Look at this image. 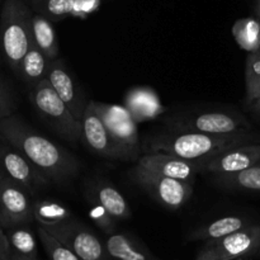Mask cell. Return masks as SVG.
Here are the masks:
<instances>
[{"label":"cell","mask_w":260,"mask_h":260,"mask_svg":"<svg viewBox=\"0 0 260 260\" xmlns=\"http://www.w3.org/2000/svg\"><path fill=\"white\" fill-rule=\"evenodd\" d=\"M91 102L112 137L128 152L132 159H137L140 152L137 123L126 107L106 104L95 101Z\"/></svg>","instance_id":"obj_10"},{"label":"cell","mask_w":260,"mask_h":260,"mask_svg":"<svg viewBox=\"0 0 260 260\" xmlns=\"http://www.w3.org/2000/svg\"><path fill=\"white\" fill-rule=\"evenodd\" d=\"M48 63L50 60L43 55L42 51L37 46L32 45L20 63L18 74L30 88H35L47 78Z\"/></svg>","instance_id":"obj_20"},{"label":"cell","mask_w":260,"mask_h":260,"mask_svg":"<svg viewBox=\"0 0 260 260\" xmlns=\"http://www.w3.org/2000/svg\"><path fill=\"white\" fill-rule=\"evenodd\" d=\"M5 231L12 253L28 258H37V241L29 225L17 226Z\"/></svg>","instance_id":"obj_25"},{"label":"cell","mask_w":260,"mask_h":260,"mask_svg":"<svg viewBox=\"0 0 260 260\" xmlns=\"http://www.w3.org/2000/svg\"><path fill=\"white\" fill-rule=\"evenodd\" d=\"M124 107L136 123L151 121L165 112L156 91L146 86L129 89L124 96Z\"/></svg>","instance_id":"obj_16"},{"label":"cell","mask_w":260,"mask_h":260,"mask_svg":"<svg viewBox=\"0 0 260 260\" xmlns=\"http://www.w3.org/2000/svg\"><path fill=\"white\" fill-rule=\"evenodd\" d=\"M9 260H38V259L28 258V256H22V255H19V254L12 253V254H10V259Z\"/></svg>","instance_id":"obj_32"},{"label":"cell","mask_w":260,"mask_h":260,"mask_svg":"<svg viewBox=\"0 0 260 260\" xmlns=\"http://www.w3.org/2000/svg\"><path fill=\"white\" fill-rule=\"evenodd\" d=\"M251 104H254V106H255V108L259 109V112H260V96L258 99H256L255 102H254V103H251Z\"/></svg>","instance_id":"obj_33"},{"label":"cell","mask_w":260,"mask_h":260,"mask_svg":"<svg viewBox=\"0 0 260 260\" xmlns=\"http://www.w3.org/2000/svg\"><path fill=\"white\" fill-rule=\"evenodd\" d=\"M233 36L241 50L260 52V23L255 18H243L233 25Z\"/></svg>","instance_id":"obj_24"},{"label":"cell","mask_w":260,"mask_h":260,"mask_svg":"<svg viewBox=\"0 0 260 260\" xmlns=\"http://www.w3.org/2000/svg\"><path fill=\"white\" fill-rule=\"evenodd\" d=\"M132 175L137 184L141 185L157 202L170 210H178L184 206L193 194V187L190 183L155 174L140 165L135 167Z\"/></svg>","instance_id":"obj_6"},{"label":"cell","mask_w":260,"mask_h":260,"mask_svg":"<svg viewBox=\"0 0 260 260\" xmlns=\"http://www.w3.org/2000/svg\"><path fill=\"white\" fill-rule=\"evenodd\" d=\"M174 131L231 135L250 131V124L240 114L231 113V112H205L175 121Z\"/></svg>","instance_id":"obj_11"},{"label":"cell","mask_w":260,"mask_h":260,"mask_svg":"<svg viewBox=\"0 0 260 260\" xmlns=\"http://www.w3.org/2000/svg\"><path fill=\"white\" fill-rule=\"evenodd\" d=\"M29 101L43 119L68 141L78 142L81 140V123H79L70 109L56 94L47 80L41 81L30 89Z\"/></svg>","instance_id":"obj_4"},{"label":"cell","mask_w":260,"mask_h":260,"mask_svg":"<svg viewBox=\"0 0 260 260\" xmlns=\"http://www.w3.org/2000/svg\"><path fill=\"white\" fill-rule=\"evenodd\" d=\"M251 222L240 216H226L202 226L190 234V240H217L250 226Z\"/></svg>","instance_id":"obj_17"},{"label":"cell","mask_w":260,"mask_h":260,"mask_svg":"<svg viewBox=\"0 0 260 260\" xmlns=\"http://www.w3.org/2000/svg\"><path fill=\"white\" fill-rule=\"evenodd\" d=\"M258 20H259V23H260V17H259V19H258Z\"/></svg>","instance_id":"obj_37"},{"label":"cell","mask_w":260,"mask_h":260,"mask_svg":"<svg viewBox=\"0 0 260 260\" xmlns=\"http://www.w3.org/2000/svg\"><path fill=\"white\" fill-rule=\"evenodd\" d=\"M81 140H84L91 151L101 156L111 159H132L106 128L91 101L88 102L81 119Z\"/></svg>","instance_id":"obj_12"},{"label":"cell","mask_w":260,"mask_h":260,"mask_svg":"<svg viewBox=\"0 0 260 260\" xmlns=\"http://www.w3.org/2000/svg\"><path fill=\"white\" fill-rule=\"evenodd\" d=\"M3 175H4V172H3V170H2V168H0V180H2Z\"/></svg>","instance_id":"obj_35"},{"label":"cell","mask_w":260,"mask_h":260,"mask_svg":"<svg viewBox=\"0 0 260 260\" xmlns=\"http://www.w3.org/2000/svg\"><path fill=\"white\" fill-rule=\"evenodd\" d=\"M35 221L41 228H53L73 220L71 211L60 202L52 200H42L35 202L33 207Z\"/></svg>","instance_id":"obj_22"},{"label":"cell","mask_w":260,"mask_h":260,"mask_svg":"<svg viewBox=\"0 0 260 260\" xmlns=\"http://www.w3.org/2000/svg\"><path fill=\"white\" fill-rule=\"evenodd\" d=\"M57 240L65 244L81 260H108L104 243L83 223L70 220L62 225L43 228Z\"/></svg>","instance_id":"obj_9"},{"label":"cell","mask_w":260,"mask_h":260,"mask_svg":"<svg viewBox=\"0 0 260 260\" xmlns=\"http://www.w3.org/2000/svg\"><path fill=\"white\" fill-rule=\"evenodd\" d=\"M32 17L22 0H7L0 19V45L8 65L18 73L33 45Z\"/></svg>","instance_id":"obj_3"},{"label":"cell","mask_w":260,"mask_h":260,"mask_svg":"<svg viewBox=\"0 0 260 260\" xmlns=\"http://www.w3.org/2000/svg\"><path fill=\"white\" fill-rule=\"evenodd\" d=\"M75 8V0H45L42 10L46 18L60 20L73 13Z\"/></svg>","instance_id":"obj_28"},{"label":"cell","mask_w":260,"mask_h":260,"mask_svg":"<svg viewBox=\"0 0 260 260\" xmlns=\"http://www.w3.org/2000/svg\"><path fill=\"white\" fill-rule=\"evenodd\" d=\"M260 248V225L251 223L235 234L206 241L196 260H238L255 256Z\"/></svg>","instance_id":"obj_5"},{"label":"cell","mask_w":260,"mask_h":260,"mask_svg":"<svg viewBox=\"0 0 260 260\" xmlns=\"http://www.w3.org/2000/svg\"><path fill=\"white\" fill-rule=\"evenodd\" d=\"M258 15L260 17V0H258Z\"/></svg>","instance_id":"obj_34"},{"label":"cell","mask_w":260,"mask_h":260,"mask_svg":"<svg viewBox=\"0 0 260 260\" xmlns=\"http://www.w3.org/2000/svg\"><path fill=\"white\" fill-rule=\"evenodd\" d=\"M46 80L51 84L61 101L68 106L74 118L81 123L88 102H85L83 94L76 88L73 76L70 75L62 61L58 58L50 61Z\"/></svg>","instance_id":"obj_14"},{"label":"cell","mask_w":260,"mask_h":260,"mask_svg":"<svg viewBox=\"0 0 260 260\" xmlns=\"http://www.w3.org/2000/svg\"><path fill=\"white\" fill-rule=\"evenodd\" d=\"M37 233L38 236H40L41 243H42L43 249H45L46 254H47L50 260H81L65 244L57 240L55 236L47 233L43 228L38 226Z\"/></svg>","instance_id":"obj_26"},{"label":"cell","mask_w":260,"mask_h":260,"mask_svg":"<svg viewBox=\"0 0 260 260\" xmlns=\"http://www.w3.org/2000/svg\"><path fill=\"white\" fill-rule=\"evenodd\" d=\"M89 216H90L91 220L98 225V228L102 231H104L106 234H109V235L114 234V231H116V222L114 221L116 220L99 203L94 205L89 210Z\"/></svg>","instance_id":"obj_29"},{"label":"cell","mask_w":260,"mask_h":260,"mask_svg":"<svg viewBox=\"0 0 260 260\" xmlns=\"http://www.w3.org/2000/svg\"><path fill=\"white\" fill-rule=\"evenodd\" d=\"M215 182L228 189L244 190V192H260V162L234 174L215 175Z\"/></svg>","instance_id":"obj_23"},{"label":"cell","mask_w":260,"mask_h":260,"mask_svg":"<svg viewBox=\"0 0 260 260\" xmlns=\"http://www.w3.org/2000/svg\"><path fill=\"white\" fill-rule=\"evenodd\" d=\"M207 161H192L168 154H146L139 157L137 165L155 174L193 184L196 177L205 172Z\"/></svg>","instance_id":"obj_13"},{"label":"cell","mask_w":260,"mask_h":260,"mask_svg":"<svg viewBox=\"0 0 260 260\" xmlns=\"http://www.w3.org/2000/svg\"><path fill=\"white\" fill-rule=\"evenodd\" d=\"M96 203L102 206L114 220H126L131 216V210L118 189L107 182H99L95 190Z\"/></svg>","instance_id":"obj_18"},{"label":"cell","mask_w":260,"mask_h":260,"mask_svg":"<svg viewBox=\"0 0 260 260\" xmlns=\"http://www.w3.org/2000/svg\"><path fill=\"white\" fill-rule=\"evenodd\" d=\"M10 254H12V250H10L9 241L5 235L4 229L0 226V260H9Z\"/></svg>","instance_id":"obj_31"},{"label":"cell","mask_w":260,"mask_h":260,"mask_svg":"<svg viewBox=\"0 0 260 260\" xmlns=\"http://www.w3.org/2000/svg\"><path fill=\"white\" fill-rule=\"evenodd\" d=\"M109 258L114 260H155L124 234L114 233L104 243Z\"/></svg>","instance_id":"obj_19"},{"label":"cell","mask_w":260,"mask_h":260,"mask_svg":"<svg viewBox=\"0 0 260 260\" xmlns=\"http://www.w3.org/2000/svg\"><path fill=\"white\" fill-rule=\"evenodd\" d=\"M246 102L254 103L260 96V52L249 53L245 69Z\"/></svg>","instance_id":"obj_27"},{"label":"cell","mask_w":260,"mask_h":260,"mask_svg":"<svg viewBox=\"0 0 260 260\" xmlns=\"http://www.w3.org/2000/svg\"><path fill=\"white\" fill-rule=\"evenodd\" d=\"M32 196L9 177L0 180V226L4 230L17 226L29 225L35 221Z\"/></svg>","instance_id":"obj_7"},{"label":"cell","mask_w":260,"mask_h":260,"mask_svg":"<svg viewBox=\"0 0 260 260\" xmlns=\"http://www.w3.org/2000/svg\"><path fill=\"white\" fill-rule=\"evenodd\" d=\"M0 135L51 182H68L80 169L73 154L28 127L17 117L9 116L0 119Z\"/></svg>","instance_id":"obj_1"},{"label":"cell","mask_w":260,"mask_h":260,"mask_svg":"<svg viewBox=\"0 0 260 260\" xmlns=\"http://www.w3.org/2000/svg\"><path fill=\"white\" fill-rule=\"evenodd\" d=\"M13 111H14V101L9 90L5 88L4 83L0 80V119L12 116Z\"/></svg>","instance_id":"obj_30"},{"label":"cell","mask_w":260,"mask_h":260,"mask_svg":"<svg viewBox=\"0 0 260 260\" xmlns=\"http://www.w3.org/2000/svg\"><path fill=\"white\" fill-rule=\"evenodd\" d=\"M0 168L13 182L35 196L41 188L47 187L51 180L37 169L24 155L18 151L0 135Z\"/></svg>","instance_id":"obj_8"},{"label":"cell","mask_w":260,"mask_h":260,"mask_svg":"<svg viewBox=\"0 0 260 260\" xmlns=\"http://www.w3.org/2000/svg\"><path fill=\"white\" fill-rule=\"evenodd\" d=\"M33 45L37 46L48 60H56L58 56V45L55 29L50 20L41 14L32 17Z\"/></svg>","instance_id":"obj_21"},{"label":"cell","mask_w":260,"mask_h":260,"mask_svg":"<svg viewBox=\"0 0 260 260\" xmlns=\"http://www.w3.org/2000/svg\"><path fill=\"white\" fill-rule=\"evenodd\" d=\"M260 162V145L249 144L235 147L213 159L205 165V172L213 175H226L243 172Z\"/></svg>","instance_id":"obj_15"},{"label":"cell","mask_w":260,"mask_h":260,"mask_svg":"<svg viewBox=\"0 0 260 260\" xmlns=\"http://www.w3.org/2000/svg\"><path fill=\"white\" fill-rule=\"evenodd\" d=\"M255 256H258V258H260V248H259V250H258V253H256V255Z\"/></svg>","instance_id":"obj_36"},{"label":"cell","mask_w":260,"mask_h":260,"mask_svg":"<svg viewBox=\"0 0 260 260\" xmlns=\"http://www.w3.org/2000/svg\"><path fill=\"white\" fill-rule=\"evenodd\" d=\"M250 131L231 135H208L200 132H179L160 135L146 142L149 154H168L192 161H208L235 147L254 141Z\"/></svg>","instance_id":"obj_2"}]
</instances>
